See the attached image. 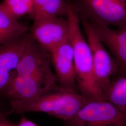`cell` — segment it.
Wrapping results in <instances>:
<instances>
[{"label": "cell", "mask_w": 126, "mask_h": 126, "mask_svg": "<svg viewBox=\"0 0 126 126\" xmlns=\"http://www.w3.org/2000/svg\"><path fill=\"white\" fill-rule=\"evenodd\" d=\"M68 16L66 0H34V9L28 17L34 21L42 18Z\"/></svg>", "instance_id": "cell-11"}, {"label": "cell", "mask_w": 126, "mask_h": 126, "mask_svg": "<svg viewBox=\"0 0 126 126\" xmlns=\"http://www.w3.org/2000/svg\"><path fill=\"white\" fill-rule=\"evenodd\" d=\"M30 31L27 25L20 23L3 9H0V44L15 40Z\"/></svg>", "instance_id": "cell-12"}, {"label": "cell", "mask_w": 126, "mask_h": 126, "mask_svg": "<svg viewBox=\"0 0 126 126\" xmlns=\"http://www.w3.org/2000/svg\"><path fill=\"white\" fill-rule=\"evenodd\" d=\"M94 25L106 46L126 45V27L113 30L110 27Z\"/></svg>", "instance_id": "cell-15"}, {"label": "cell", "mask_w": 126, "mask_h": 126, "mask_svg": "<svg viewBox=\"0 0 126 126\" xmlns=\"http://www.w3.org/2000/svg\"><path fill=\"white\" fill-rule=\"evenodd\" d=\"M105 97L111 103L126 109V76L113 78Z\"/></svg>", "instance_id": "cell-13"}, {"label": "cell", "mask_w": 126, "mask_h": 126, "mask_svg": "<svg viewBox=\"0 0 126 126\" xmlns=\"http://www.w3.org/2000/svg\"><path fill=\"white\" fill-rule=\"evenodd\" d=\"M33 21L30 32L35 40L50 53L70 38V25L67 18L54 17Z\"/></svg>", "instance_id": "cell-7"}, {"label": "cell", "mask_w": 126, "mask_h": 126, "mask_svg": "<svg viewBox=\"0 0 126 126\" xmlns=\"http://www.w3.org/2000/svg\"><path fill=\"white\" fill-rule=\"evenodd\" d=\"M17 126H38L34 122L31 121L26 117L23 116Z\"/></svg>", "instance_id": "cell-18"}, {"label": "cell", "mask_w": 126, "mask_h": 126, "mask_svg": "<svg viewBox=\"0 0 126 126\" xmlns=\"http://www.w3.org/2000/svg\"><path fill=\"white\" fill-rule=\"evenodd\" d=\"M66 0L67 18L70 25V38L74 51L78 89L90 100H106L95 79L91 51L80 30L79 15L71 0Z\"/></svg>", "instance_id": "cell-2"}, {"label": "cell", "mask_w": 126, "mask_h": 126, "mask_svg": "<svg viewBox=\"0 0 126 126\" xmlns=\"http://www.w3.org/2000/svg\"><path fill=\"white\" fill-rule=\"evenodd\" d=\"M51 62L60 86L78 89L74 64V51L69 38L50 53Z\"/></svg>", "instance_id": "cell-9"}, {"label": "cell", "mask_w": 126, "mask_h": 126, "mask_svg": "<svg viewBox=\"0 0 126 126\" xmlns=\"http://www.w3.org/2000/svg\"><path fill=\"white\" fill-rule=\"evenodd\" d=\"M79 18L91 51L95 79L105 97L113 78L117 74L116 64L99 38L94 26L86 18Z\"/></svg>", "instance_id": "cell-4"}, {"label": "cell", "mask_w": 126, "mask_h": 126, "mask_svg": "<svg viewBox=\"0 0 126 126\" xmlns=\"http://www.w3.org/2000/svg\"><path fill=\"white\" fill-rule=\"evenodd\" d=\"M79 16L94 25L126 27V2L120 0H71Z\"/></svg>", "instance_id": "cell-3"}, {"label": "cell", "mask_w": 126, "mask_h": 126, "mask_svg": "<svg viewBox=\"0 0 126 126\" xmlns=\"http://www.w3.org/2000/svg\"><path fill=\"white\" fill-rule=\"evenodd\" d=\"M0 9L16 19L29 16L34 9V0H3Z\"/></svg>", "instance_id": "cell-14"}, {"label": "cell", "mask_w": 126, "mask_h": 126, "mask_svg": "<svg viewBox=\"0 0 126 126\" xmlns=\"http://www.w3.org/2000/svg\"><path fill=\"white\" fill-rule=\"evenodd\" d=\"M51 55L45 48L34 40L28 48L17 69L16 74L22 75L52 73Z\"/></svg>", "instance_id": "cell-10"}, {"label": "cell", "mask_w": 126, "mask_h": 126, "mask_svg": "<svg viewBox=\"0 0 126 126\" xmlns=\"http://www.w3.org/2000/svg\"><path fill=\"white\" fill-rule=\"evenodd\" d=\"M90 100L77 90L55 85L32 99L10 100L11 112H42L64 122L73 117Z\"/></svg>", "instance_id": "cell-1"}, {"label": "cell", "mask_w": 126, "mask_h": 126, "mask_svg": "<svg viewBox=\"0 0 126 126\" xmlns=\"http://www.w3.org/2000/svg\"><path fill=\"white\" fill-rule=\"evenodd\" d=\"M65 122L67 126H126V109L107 100H91Z\"/></svg>", "instance_id": "cell-5"}, {"label": "cell", "mask_w": 126, "mask_h": 126, "mask_svg": "<svg viewBox=\"0 0 126 126\" xmlns=\"http://www.w3.org/2000/svg\"><path fill=\"white\" fill-rule=\"evenodd\" d=\"M35 40L27 32L0 47V91L2 93L16 74V69L28 48Z\"/></svg>", "instance_id": "cell-8"}, {"label": "cell", "mask_w": 126, "mask_h": 126, "mask_svg": "<svg viewBox=\"0 0 126 126\" xmlns=\"http://www.w3.org/2000/svg\"><path fill=\"white\" fill-rule=\"evenodd\" d=\"M107 47L117 66V74L113 78L126 76V45H112Z\"/></svg>", "instance_id": "cell-16"}, {"label": "cell", "mask_w": 126, "mask_h": 126, "mask_svg": "<svg viewBox=\"0 0 126 126\" xmlns=\"http://www.w3.org/2000/svg\"><path fill=\"white\" fill-rule=\"evenodd\" d=\"M18 123H14L8 120L4 115L1 113L0 115V126H17Z\"/></svg>", "instance_id": "cell-17"}, {"label": "cell", "mask_w": 126, "mask_h": 126, "mask_svg": "<svg viewBox=\"0 0 126 126\" xmlns=\"http://www.w3.org/2000/svg\"><path fill=\"white\" fill-rule=\"evenodd\" d=\"M57 81L54 73L47 74H16L1 93L10 100L32 99L43 94Z\"/></svg>", "instance_id": "cell-6"}]
</instances>
